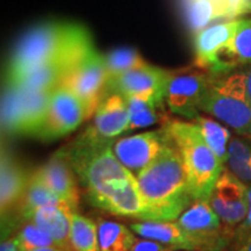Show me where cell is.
I'll return each instance as SVG.
<instances>
[{
    "label": "cell",
    "instance_id": "d6a6232c",
    "mask_svg": "<svg viewBox=\"0 0 251 251\" xmlns=\"http://www.w3.org/2000/svg\"><path fill=\"white\" fill-rule=\"evenodd\" d=\"M231 251H251V235L246 238L242 243H240L236 247H233Z\"/></svg>",
    "mask_w": 251,
    "mask_h": 251
},
{
    "label": "cell",
    "instance_id": "3957f363",
    "mask_svg": "<svg viewBox=\"0 0 251 251\" xmlns=\"http://www.w3.org/2000/svg\"><path fill=\"white\" fill-rule=\"evenodd\" d=\"M93 45L81 25L48 21L31 27L21 36L6 69V83H12L40 65L68 52Z\"/></svg>",
    "mask_w": 251,
    "mask_h": 251
},
{
    "label": "cell",
    "instance_id": "4fadbf2b",
    "mask_svg": "<svg viewBox=\"0 0 251 251\" xmlns=\"http://www.w3.org/2000/svg\"><path fill=\"white\" fill-rule=\"evenodd\" d=\"M170 72L155 65H147L111 77L106 83L103 98L109 94H120L122 97L141 96L165 102V92Z\"/></svg>",
    "mask_w": 251,
    "mask_h": 251
},
{
    "label": "cell",
    "instance_id": "603a6c76",
    "mask_svg": "<svg viewBox=\"0 0 251 251\" xmlns=\"http://www.w3.org/2000/svg\"><path fill=\"white\" fill-rule=\"evenodd\" d=\"M130 227L120 222L100 220L98 222V238L100 251H130L136 237Z\"/></svg>",
    "mask_w": 251,
    "mask_h": 251
},
{
    "label": "cell",
    "instance_id": "cb8c5ba5",
    "mask_svg": "<svg viewBox=\"0 0 251 251\" xmlns=\"http://www.w3.org/2000/svg\"><path fill=\"white\" fill-rule=\"evenodd\" d=\"M129 111V128L128 131L152 126L161 120L158 111L162 109L163 102L149 97L129 96L124 97Z\"/></svg>",
    "mask_w": 251,
    "mask_h": 251
},
{
    "label": "cell",
    "instance_id": "83f0119b",
    "mask_svg": "<svg viewBox=\"0 0 251 251\" xmlns=\"http://www.w3.org/2000/svg\"><path fill=\"white\" fill-rule=\"evenodd\" d=\"M17 237L21 251H33L45 248H57L51 237L45 230L31 222H25L19 228ZM61 250V249H59Z\"/></svg>",
    "mask_w": 251,
    "mask_h": 251
},
{
    "label": "cell",
    "instance_id": "9c48e42d",
    "mask_svg": "<svg viewBox=\"0 0 251 251\" xmlns=\"http://www.w3.org/2000/svg\"><path fill=\"white\" fill-rule=\"evenodd\" d=\"M177 222L196 241L199 251H224L233 241V231L222 224L206 200H196Z\"/></svg>",
    "mask_w": 251,
    "mask_h": 251
},
{
    "label": "cell",
    "instance_id": "d4e9b609",
    "mask_svg": "<svg viewBox=\"0 0 251 251\" xmlns=\"http://www.w3.org/2000/svg\"><path fill=\"white\" fill-rule=\"evenodd\" d=\"M70 241L74 251H100L98 225L75 212L72 214Z\"/></svg>",
    "mask_w": 251,
    "mask_h": 251
},
{
    "label": "cell",
    "instance_id": "4316f807",
    "mask_svg": "<svg viewBox=\"0 0 251 251\" xmlns=\"http://www.w3.org/2000/svg\"><path fill=\"white\" fill-rule=\"evenodd\" d=\"M229 52L237 65L251 67V18L240 19V25L229 46Z\"/></svg>",
    "mask_w": 251,
    "mask_h": 251
},
{
    "label": "cell",
    "instance_id": "52a82bcc",
    "mask_svg": "<svg viewBox=\"0 0 251 251\" xmlns=\"http://www.w3.org/2000/svg\"><path fill=\"white\" fill-rule=\"evenodd\" d=\"M212 77L201 68L187 67L170 72L165 92V103L171 113L190 120L200 115V102Z\"/></svg>",
    "mask_w": 251,
    "mask_h": 251
},
{
    "label": "cell",
    "instance_id": "484cf974",
    "mask_svg": "<svg viewBox=\"0 0 251 251\" xmlns=\"http://www.w3.org/2000/svg\"><path fill=\"white\" fill-rule=\"evenodd\" d=\"M108 78L149 65L136 49L130 47L115 48L103 55Z\"/></svg>",
    "mask_w": 251,
    "mask_h": 251
},
{
    "label": "cell",
    "instance_id": "5bb4252c",
    "mask_svg": "<svg viewBox=\"0 0 251 251\" xmlns=\"http://www.w3.org/2000/svg\"><path fill=\"white\" fill-rule=\"evenodd\" d=\"M247 185L225 168L213 188L208 202L228 229H236L248 214Z\"/></svg>",
    "mask_w": 251,
    "mask_h": 251
},
{
    "label": "cell",
    "instance_id": "6da1fadb",
    "mask_svg": "<svg viewBox=\"0 0 251 251\" xmlns=\"http://www.w3.org/2000/svg\"><path fill=\"white\" fill-rule=\"evenodd\" d=\"M114 141L97 136L90 126L63 151L85 190L89 202L99 208L109 198L136 181L113 151Z\"/></svg>",
    "mask_w": 251,
    "mask_h": 251
},
{
    "label": "cell",
    "instance_id": "5b68a950",
    "mask_svg": "<svg viewBox=\"0 0 251 251\" xmlns=\"http://www.w3.org/2000/svg\"><path fill=\"white\" fill-rule=\"evenodd\" d=\"M199 109L240 136L251 139V103L247 97L242 71L212 78Z\"/></svg>",
    "mask_w": 251,
    "mask_h": 251
},
{
    "label": "cell",
    "instance_id": "f1b7e54d",
    "mask_svg": "<svg viewBox=\"0 0 251 251\" xmlns=\"http://www.w3.org/2000/svg\"><path fill=\"white\" fill-rule=\"evenodd\" d=\"M247 196H248V214L246 219L243 220L242 224L234 230L233 235V247L238 246L240 243H242L246 238H248L251 235V187H247Z\"/></svg>",
    "mask_w": 251,
    "mask_h": 251
},
{
    "label": "cell",
    "instance_id": "8992f818",
    "mask_svg": "<svg viewBox=\"0 0 251 251\" xmlns=\"http://www.w3.org/2000/svg\"><path fill=\"white\" fill-rule=\"evenodd\" d=\"M48 92H37L6 85L2 94V131L13 136L39 139L48 114Z\"/></svg>",
    "mask_w": 251,
    "mask_h": 251
},
{
    "label": "cell",
    "instance_id": "44dd1931",
    "mask_svg": "<svg viewBox=\"0 0 251 251\" xmlns=\"http://www.w3.org/2000/svg\"><path fill=\"white\" fill-rule=\"evenodd\" d=\"M222 17H230L229 0H190L188 24L196 34Z\"/></svg>",
    "mask_w": 251,
    "mask_h": 251
},
{
    "label": "cell",
    "instance_id": "7c38bea8",
    "mask_svg": "<svg viewBox=\"0 0 251 251\" xmlns=\"http://www.w3.org/2000/svg\"><path fill=\"white\" fill-rule=\"evenodd\" d=\"M87 120L85 107L76 93L64 84L50 92L48 114L40 140L54 141L76 130Z\"/></svg>",
    "mask_w": 251,
    "mask_h": 251
},
{
    "label": "cell",
    "instance_id": "ba28073f",
    "mask_svg": "<svg viewBox=\"0 0 251 251\" xmlns=\"http://www.w3.org/2000/svg\"><path fill=\"white\" fill-rule=\"evenodd\" d=\"M240 19L216 24L200 30L194 37L196 64L212 74H227L236 67L229 52V46L236 33Z\"/></svg>",
    "mask_w": 251,
    "mask_h": 251
},
{
    "label": "cell",
    "instance_id": "7a4b0ae2",
    "mask_svg": "<svg viewBox=\"0 0 251 251\" xmlns=\"http://www.w3.org/2000/svg\"><path fill=\"white\" fill-rule=\"evenodd\" d=\"M136 179L148 211V221H177L196 201L174 140L151 165L136 176Z\"/></svg>",
    "mask_w": 251,
    "mask_h": 251
},
{
    "label": "cell",
    "instance_id": "f546056e",
    "mask_svg": "<svg viewBox=\"0 0 251 251\" xmlns=\"http://www.w3.org/2000/svg\"><path fill=\"white\" fill-rule=\"evenodd\" d=\"M130 251H177L175 248L149 240V238H136Z\"/></svg>",
    "mask_w": 251,
    "mask_h": 251
},
{
    "label": "cell",
    "instance_id": "e575fe53",
    "mask_svg": "<svg viewBox=\"0 0 251 251\" xmlns=\"http://www.w3.org/2000/svg\"><path fill=\"white\" fill-rule=\"evenodd\" d=\"M247 13H251V6H250V7H249V9H248V12H247Z\"/></svg>",
    "mask_w": 251,
    "mask_h": 251
},
{
    "label": "cell",
    "instance_id": "e0dca14e",
    "mask_svg": "<svg viewBox=\"0 0 251 251\" xmlns=\"http://www.w3.org/2000/svg\"><path fill=\"white\" fill-rule=\"evenodd\" d=\"M129 111L126 100L120 94H109L100 102L90 126L97 136L115 141L129 128Z\"/></svg>",
    "mask_w": 251,
    "mask_h": 251
},
{
    "label": "cell",
    "instance_id": "2e32d148",
    "mask_svg": "<svg viewBox=\"0 0 251 251\" xmlns=\"http://www.w3.org/2000/svg\"><path fill=\"white\" fill-rule=\"evenodd\" d=\"M75 212H77V209L68 203L40 207L31 212L25 222H31L45 230L54 240L58 249L74 251L71 247L70 231L72 214Z\"/></svg>",
    "mask_w": 251,
    "mask_h": 251
},
{
    "label": "cell",
    "instance_id": "9a60e30c",
    "mask_svg": "<svg viewBox=\"0 0 251 251\" xmlns=\"http://www.w3.org/2000/svg\"><path fill=\"white\" fill-rule=\"evenodd\" d=\"M41 179L55 194L64 201L78 208L79 203V187L78 178L74 169L61 148L47 161L45 164L36 169Z\"/></svg>",
    "mask_w": 251,
    "mask_h": 251
},
{
    "label": "cell",
    "instance_id": "ffe728a7",
    "mask_svg": "<svg viewBox=\"0 0 251 251\" xmlns=\"http://www.w3.org/2000/svg\"><path fill=\"white\" fill-rule=\"evenodd\" d=\"M193 122L199 128L207 146L215 153V156L221 161L222 164L226 165L229 144L233 139L231 130L218 120L201 114L194 119Z\"/></svg>",
    "mask_w": 251,
    "mask_h": 251
},
{
    "label": "cell",
    "instance_id": "ac0fdd59",
    "mask_svg": "<svg viewBox=\"0 0 251 251\" xmlns=\"http://www.w3.org/2000/svg\"><path fill=\"white\" fill-rule=\"evenodd\" d=\"M135 234L157 241L176 250L199 251L196 241L177 221H140L130 225Z\"/></svg>",
    "mask_w": 251,
    "mask_h": 251
},
{
    "label": "cell",
    "instance_id": "30bf717a",
    "mask_svg": "<svg viewBox=\"0 0 251 251\" xmlns=\"http://www.w3.org/2000/svg\"><path fill=\"white\" fill-rule=\"evenodd\" d=\"M107 79L105 58L93 46L74 68L63 84L70 87L81 100L85 107L86 118L90 119L93 118L103 99Z\"/></svg>",
    "mask_w": 251,
    "mask_h": 251
},
{
    "label": "cell",
    "instance_id": "d6986e66",
    "mask_svg": "<svg viewBox=\"0 0 251 251\" xmlns=\"http://www.w3.org/2000/svg\"><path fill=\"white\" fill-rule=\"evenodd\" d=\"M64 203L68 202L52 192L45 184V181L41 179L37 171L34 170L30 174L23 201L19 206L17 220L20 226H23L27 216L40 207L64 205ZM68 205H70V203H68Z\"/></svg>",
    "mask_w": 251,
    "mask_h": 251
},
{
    "label": "cell",
    "instance_id": "8fae6325",
    "mask_svg": "<svg viewBox=\"0 0 251 251\" xmlns=\"http://www.w3.org/2000/svg\"><path fill=\"white\" fill-rule=\"evenodd\" d=\"M171 140L163 126L159 129L117 139L113 143V151L121 164L136 177L158 158Z\"/></svg>",
    "mask_w": 251,
    "mask_h": 251
},
{
    "label": "cell",
    "instance_id": "277c9868",
    "mask_svg": "<svg viewBox=\"0 0 251 251\" xmlns=\"http://www.w3.org/2000/svg\"><path fill=\"white\" fill-rule=\"evenodd\" d=\"M164 127L179 149L193 199L208 201L225 165L207 146L194 122L169 120Z\"/></svg>",
    "mask_w": 251,
    "mask_h": 251
},
{
    "label": "cell",
    "instance_id": "836d02e7",
    "mask_svg": "<svg viewBox=\"0 0 251 251\" xmlns=\"http://www.w3.org/2000/svg\"><path fill=\"white\" fill-rule=\"evenodd\" d=\"M33 251H62L59 250L58 248H45V249H37V250H33Z\"/></svg>",
    "mask_w": 251,
    "mask_h": 251
},
{
    "label": "cell",
    "instance_id": "1f68e13d",
    "mask_svg": "<svg viewBox=\"0 0 251 251\" xmlns=\"http://www.w3.org/2000/svg\"><path fill=\"white\" fill-rule=\"evenodd\" d=\"M242 72L244 77V85H246L247 97H248V100H249V102L251 103V67L246 69V70Z\"/></svg>",
    "mask_w": 251,
    "mask_h": 251
},
{
    "label": "cell",
    "instance_id": "4dcf8cb0",
    "mask_svg": "<svg viewBox=\"0 0 251 251\" xmlns=\"http://www.w3.org/2000/svg\"><path fill=\"white\" fill-rule=\"evenodd\" d=\"M0 251H21L20 246H19L17 234H14V235H12V236L1 240V244H0Z\"/></svg>",
    "mask_w": 251,
    "mask_h": 251
},
{
    "label": "cell",
    "instance_id": "7402d4cb",
    "mask_svg": "<svg viewBox=\"0 0 251 251\" xmlns=\"http://www.w3.org/2000/svg\"><path fill=\"white\" fill-rule=\"evenodd\" d=\"M225 168L238 180L251 187V139L240 135L233 136Z\"/></svg>",
    "mask_w": 251,
    "mask_h": 251
}]
</instances>
